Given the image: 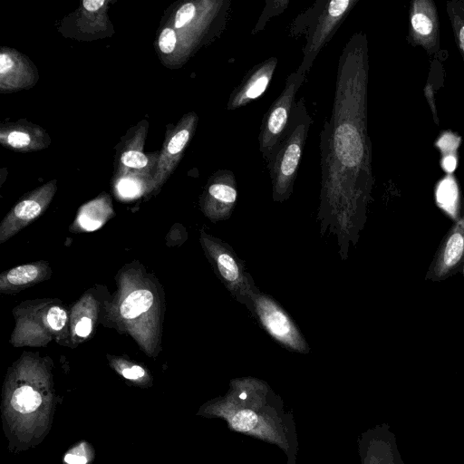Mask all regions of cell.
Here are the masks:
<instances>
[{
    "label": "cell",
    "mask_w": 464,
    "mask_h": 464,
    "mask_svg": "<svg viewBox=\"0 0 464 464\" xmlns=\"http://www.w3.org/2000/svg\"><path fill=\"white\" fill-rule=\"evenodd\" d=\"M377 442L378 452L374 455L375 464H406L399 452L395 436L388 427L382 430Z\"/></svg>",
    "instance_id": "8"
},
{
    "label": "cell",
    "mask_w": 464,
    "mask_h": 464,
    "mask_svg": "<svg viewBox=\"0 0 464 464\" xmlns=\"http://www.w3.org/2000/svg\"><path fill=\"white\" fill-rule=\"evenodd\" d=\"M459 142L460 137L455 135L451 131H445L436 141L435 145L440 149L443 155L452 153L456 154Z\"/></svg>",
    "instance_id": "17"
},
{
    "label": "cell",
    "mask_w": 464,
    "mask_h": 464,
    "mask_svg": "<svg viewBox=\"0 0 464 464\" xmlns=\"http://www.w3.org/2000/svg\"><path fill=\"white\" fill-rule=\"evenodd\" d=\"M304 75L300 72L292 74L282 95L272 108L266 120L265 130L261 135V150L264 156L273 154L281 134L287 123L292 101Z\"/></svg>",
    "instance_id": "6"
},
{
    "label": "cell",
    "mask_w": 464,
    "mask_h": 464,
    "mask_svg": "<svg viewBox=\"0 0 464 464\" xmlns=\"http://www.w3.org/2000/svg\"><path fill=\"white\" fill-rule=\"evenodd\" d=\"M258 421V418L253 411L243 410L237 412L231 419V425L236 430L247 431L253 429Z\"/></svg>",
    "instance_id": "14"
},
{
    "label": "cell",
    "mask_w": 464,
    "mask_h": 464,
    "mask_svg": "<svg viewBox=\"0 0 464 464\" xmlns=\"http://www.w3.org/2000/svg\"><path fill=\"white\" fill-rule=\"evenodd\" d=\"M82 5L87 11L94 12L104 5V0H84Z\"/></svg>",
    "instance_id": "28"
},
{
    "label": "cell",
    "mask_w": 464,
    "mask_h": 464,
    "mask_svg": "<svg viewBox=\"0 0 464 464\" xmlns=\"http://www.w3.org/2000/svg\"><path fill=\"white\" fill-rule=\"evenodd\" d=\"M64 459L68 464H86V462H87V459L85 457L77 455V454H71V453H68L65 456Z\"/></svg>",
    "instance_id": "29"
},
{
    "label": "cell",
    "mask_w": 464,
    "mask_h": 464,
    "mask_svg": "<svg viewBox=\"0 0 464 464\" xmlns=\"http://www.w3.org/2000/svg\"><path fill=\"white\" fill-rule=\"evenodd\" d=\"M42 397L30 386H21L17 388L11 399V405L18 412L30 413L41 405Z\"/></svg>",
    "instance_id": "11"
},
{
    "label": "cell",
    "mask_w": 464,
    "mask_h": 464,
    "mask_svg": "<svg viewBox=\"0 0 464 464\" xmlns=\"http://www.w3.org/2000/svg\"><path fill=\"white\" fill-rule=\"evenodd\" d=\"M46 320L53 330H61L66 324L67 314L58 306H53L48 310Z\"/></svg>",
    "instance_id": "20"
},
{
    "label": "cell",
    "mask_w": 464,
    "mask_h": 464,
    "mask_svg": "<svg viewBox=\"0 0 464 464\" xmlns=\"http://www.w3.org/2000/svg\"><path fill=\"white\" fill-rule=\"evenodd\" d=\"M195 15V5L191 3L183 5L176 13L175 27L181 28L189 23Z\"/></svg>",
    "instance_id": "22"
},
{
    "label": "cell",
    "mask_w": 464,
    "mask_h": 464,
    "mask_svg": "<svg viewBox=\"0 0 464 464\" xmlns=\"http://www.w3.org/2000/svg\"><path fill=\"white\" fill-rule=\"evenodd\" d=\"M247 308L269 335L292 351L307 353L309 346L288 314L269 295L254 286Z\"/></svg>",
    "instance_id": "1"
},
{
    "label": "cell",
    "mask_w": 464,
    "mask_h": 464,
    "mask_svg": "<svg viewBox=\"0 0 464 464\" xmlns=\"http://www.w3.org/2000/svg\"><path fill=\"white\" fill-rule=\"evenodd\" d=\"M208 194L218 202L217 217L227 218L237 200L236 188L226 183H214L208 188Z\"/></svg>",
    "instance_id": "10"
},
{
    "label": "cell",
    "mask_w": 464,
    "mask_h": 464,
    "mask_svg": "<svg viewBox=\"0 0 464 464\" xmlns=\"http://www.w3.org/2000/svg\"><path fill=\"white\" fill-rule=\"evenodd\" d=\"M351 3L349 0H334L329 3L326 11L322 16L323 21L318 24L310 44L307 46L306 55L301 67L302 73L310 66L313 59L331 34L332 30L336 27L337 23L348 10Z\"/></svg>",
    "instance_id": "7"
},
{
    "label": "cell",
    "mask_w": 464,
    "mask_h": 464,
    "mask_svg": "<svg viewBox=\"0 0 464 464\" xmlns=\"http://www.w3.org/2000/svg\"><path fill=\"white\" fill-rule=\"evenodd\" d=\"M457 157L455 153L443 155L441 158V168L448 173L451 174L457 167Z\"/></svg>",
    "instance_id": "26"
},
{
    "label": "cell",
    "mask_w": 464,
    "mask_h": 464,
    "mask_svg": "<svg viewBox=\"0 0 464 464\" xmlns=\"http://www.w3.org/2000/svg\"><path fill=\"white\" fill-rule=\"evenodd\" d=\"M437 8L431 0H415L410 8L409 37L412 45L421 46L429 54L440 49Z\"/></svg>",
    "instance_id": "5"
},
{
    "label": "cell",
    "mask_w": 464,
    "mask_h": 464,
    "mask_svg": "<svg viewBox=\"0 0 464 464\" xmlns=\"http://www.w3.org/2000/svg\"><path fill=\"white\" fill-rule=\"evenodd\" d=\"M153 304V295L146 289L130 294L121 305V314L125 319H132L148 311Z\"/></svg>",
    "instance_id": "9"
},
{
    "label": "cell",
    "mask_w": 464,
    "mask_h": 464,
    "mask_svg": "<svg viewBox=\"0 0 464 464\" xmlns=\"http://www.w3.org/2000/svg\"><path fill=\"white\" fill-rule=\"evenodd\" d=\"M31 137L29 134L24 131L14 130L11 131L7 136V142L9 145L14 148H22L29 145Z\"/></svg>",
    "instance_id": "23"
},
{
    "label": "cell",
    "mask_w": 464,
    "mask_h": 464,
    "mask_svg": "<svg viewBox=\"0 0 464 464\" xmlns=\"http://www.w3.org/2000/svg\"><path fill=\"white\" fill-rule=\"evenodd\" d=\"M308 124L305 121L295 125L278 151L272 164L274 198L284 200L291 192L295 175L302 155Z\"/></svg>",
    "instance_id": "3"
},
{
    "label": "cell",
    "mask_w": 464,
    "mask_h": 464,
    "mask_svg": "<svg viewBox=\"0 0 464 464\" xmlns=\"http://www.w3.org/2000/svg\"><path fill=\"white\" fill-rule=\"evenodd\" d=\"M118 188L121 194L125 197L134 196L139 190L138 185L134 181L128 179L121 180L119 183Z\"/></svg>",
    "instance_id": "24"
},
{
    "label": "cell",
    "mask_w": 464,
    "mask_h": 464,
    "mask_svg": "<svg viewBox=\"0 0 464 464\" xmlns=\"http://www.w3.org/2000/svg\"><path fill=\"white\" fill-rule=\"evenodd\" d=\"M121 374L129 380H137L145 375V371L139 365H133L130 368L122 370Z\"/></svg>",
    "instance_id": "27"
},
{
    "label": "cell",
    "mask_w": 464,
    "mask_h": 464,
    "mask_svg": "<svg viewBox=\"0 0 464 464\" xmlns=\"http://www.w3.org/2000/svg\"><path fill=\"white\" fill-rule=\"evenodd\" d=\"M190 132L188 129H182L175 133L170 139L167 151L169 155L179 153L188 141Z\"/></svg>",
    "instance_id": "18"
},
{
    "label": "cell",
    "mask_w": 464,
    "mask_h": 464,
    "mask_svg": "<svg viewBox=\"0 0 464 464\" xmlns=\"http://www.w3.org/2000/svg\"><path fill=\"white\" fill-rule=\"evenodd\" d=\"M177 37L171 28H165L159 37V47L163 53H170L176 46Z\"/></svg>",
    "instance_id": "21"
},
{
    "label": "cell",
    "mask_w": 464,
    "mask_h": 464,
    "mask_svg": "<svg viewBox=\"0 0 464 464\" xmlns=\"http://www.w3.org/2000/svg\"><path fill=\"white\" fill-rule=\"evenodd\" d=\"M121 160L123 165L134 169L144 168L148 163L147 157L142 152L134 150L125 151Z\"/></svg>",
    "instance_id": "19"
},
{
    "label": "cell",
    "mask_w": 464,
    "mask_h": 464,
    "mask_svg": "<svg viewBox=\"0 0 464 464\" xmlns=\"http://www.w3.org/2000/svg\"><path fill=\"white\" fill-rule=\"evenodd\" d=\"M464 272V217L444 237L429 270V278L445 280Z\"/></svg>",
    "instance_id": "4"
},
{
    "label": "cell",
    "mask_w": 464,
    "mask_h": 464,
    "mask_svg": "<svg viewBox=\"0 0 464 464\" xmlns=\"http://www.w3.org/2000/svg\"><path fill=\"white\" fill-rule=\"evenodd\" d=\"M239 398L244 400L246 398V392H242L240 395H239Z\"/></svg>",
    "instance_id": "30"
},
{
    "label": "cell",
    "mask_w": 464,
    "mask_h": 464,
    "mask_svg": "<svg viewBox=\"0 0 464 464\" xmlns=\"http://www.w3.org/2000/svg\"><path fill=\"white\" fill-rule=\"evenodd\" d=\"M208 250L225 285L235 298L248 305L254 282L245 270L243 262L227 243L216 238L206 239Z\"/></svg>",
    "instance_id": "2"
},
{
    "label": "cell",
    "mask_w": 464,
    "mask_h": 464,
    "mask_svg": "<svg viewBox=\"0 0 464 464\" xmlns=\"http://www.w3.org/2000/svg\"><path fill=\"white\" fill-rule=\"evenodd\" d=\"M92 320L89 317H82L75 325V333L81 337H86L92 331Z\"/></svg>",
    "instance_id": "25"
},
{
    "label": "cell",
    "mask_w": 464,
    "mask_h": 464,
    "mask_svg": "<svg viewBox=\"0 0 464 464\" xmlns=\"http://www.w3.org/2000/svg\"><path fill=\"white\" fill-rule=\"evenodd\" d=\"M41 212L40 204L33 199H26L17 204L14 209V214L24 220H31L36 218Z\"/></svg>",
    "instance_id": "16"
},
{
    "label": "cell",
    "mask_w": 464,
    "mask_h": 464,
    "mask_svg": "<svg viewBox=\"0 0 464 464\" xmlns=\"http://www.w3.org/2000/svg\"><path fill=\"white\" fill-rule=\"evenodd\" d=\"M446 5L455 41L464 60V1H448Z\"/></svg>",
    "instance_id": "12"
},
{
    "label": "cell",
    "mask_w": 464,
    "mask_h": 464,
    "mask_svg": "<svg viewBox=\"0 0 464 464\" xmlns=\"http://www.w3.org/2000/svg\"><path fill=\"white\" fill-rule=\"evenodd\" d=\"M38 269L34 265H24L11 269L6 278L12 285H19L27 284L36 278Z\"/></svg>",
    "instance_id": "13"
},
{
    "label": "cell",
    "mask_w": 464,
    "mask_h": 464,
    "mask_svg": "<svg viewBox=\"0 0 464 464\" xmlns=\"http://www.w3.org/2000/svg\"><path fill=\"white\" fill-rule=\"evenodd\" d=\"M269 82V75L262 72L254 75L247 84L245 95L248 99L259 97L266 89Z\"/></svg>",
    "instance_id": "15"
}]
</instances>
